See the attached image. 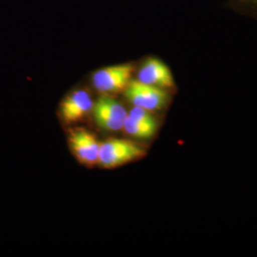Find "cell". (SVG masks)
I'll return each instance as SVG.
<instances>
[{"instance_id":"obj_7","label":"cell","mask_w":257,"mask_h":257,"mask_svg":"<svg viewBox=\"0 0 257 257\" xmlns=\"http://www.w3.org/2000/svg\"><path fill=\"white\" fill-rule=\"evenodd\" d=\"M93 103L91 94L87 91H74L61 103V116L67 123L75 122L82 118L88 111L92 110Z\"/></svg>"},{"instance_id":"obj_5","label":"cell","mask_w":257,"mask_h":257,"mask_svg":"<svg viewBox=\"0 0 257 257\" xmlns=\"http://www.w3.org/2000/svg\"><path fill=\"white\" fill-rule=\"evenodd\" d=\"M92 110L97 126L109 132L122 130L128 115L124 106L108 94H103L94 102Z\"/></svg>"},{"instance_id":"obj_8","label":"cell","mask_w":257,"mask_h":257,"mask_svg":"<svg viewBox=\"0 0 257 257\" xmlns=\"http://www.w3.org/2000/svg\"><path fill=\"white\" fill-rule=\"evenodd\" d=\"M159 123L157 119L152 121H141L130 117L127 115L123 128L128 136L139 139H151L154 138L158 131Z\"/></svg>"},{"instance_id":"obj_9","label":"cell","mask_w":257,"mask_h":257,"mask_svg":"<svg viewBox=\"0 0 257 257\" xmlns=\"http://www.w3.org/2000/svg\"><path fill=\"white\" fill-rule=\"evenodd\" d=\"M226 7L257 21V0H227Z\"/></svg>"},{"instance_id":"obj_4","label":"cell","mask_w":257,"mask_h":257,"mask_svg":"<svg viewBox=\"0 0 257 257\" xmlns=\"http://www.w3.org/2000/svg\"><path fill=\"white\" fill-rule=\"evenodd\" d=\"M137 71V80L151 86L173 92L176 88L175 76L170 67L156 56H147Z\"/></svg>"},{"instance_id":"obj_3","label":"cell","mask_w":257,"mask_h":257,"mask_svg":"<svg viewBox=\"0 0 257 257\" xmlns=\"http://www.w3.org/2000/svg\"><path fill=\"white\" fill-rule=\"evenodd\" d=\"M136 69V65L131 62L102 68L92 74V85L105 94L123 92L133 79Z\"/></svg>"},{"instance_id":"obj_1","label":"cell","mask_w":257,"mask_h":257,"mask_svg":"<svg viewBox=\"0 0 257 257\" xmlns=\"http://www.w3.org/2000/svg\"><path fill=\"white\" fill-rule=\"evenodd\" d=\"M146 154L144 148L133 141L110 138L100 143L98 163L104 168L111 169L138 160Z\"/></svg>"},{"instance_id":"obj_6","label":"cell","mask_w":257,"mask_h":257,"mask_svg":"<svg viewBox=\"0 0 257 257\" xmlns=\"http://www.w3.org/2000/svg\"><path fill=\"white\" fill-rule=\"evenodd\" d=\"M70 144L75 156L88 165L98 163L100 143L89 131L78 128L70 133Z\"/></svg>"},{"instance_id":"obj_2","label":"cell","mask_w":257,"mask_h":257,"mask_svg":"<svg viewBox=\"0 0 257 257\" xmlns=\"http://www.w3.org/2000/svg\"><path fill=\"white\" fill-rule=\"evenodd\" d=\"M123 92L134 107L152 112L164 110L171 102V92L137 79H132Z\"/></svg>"}]
</instances>
